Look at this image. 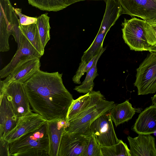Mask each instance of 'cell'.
<instances>
[{
	"label": "cell",
	"mask_w": 156,
	"mask_h": 156,
	"mask_svg": "<svg viewBox=\"0 0 156 156\" xmlns=\"http://www.w3.org/2000/svg\"><path fill=\"white\" fill-rule=\"evenodd\" d=\"M62 77L58 72L39 70L23 83L32 110L47 121L66 119L73 100Z\"/></svg>",
	"instance_id": "cell-1"
},
{
	"label": "cell",
	"mask_w": 156,
	"mask_h": 156,
	"mask_svg": "<svg viewBox=\"0 0 156 156\" xmlns=\"http://www.w3.org/2000/svg\"><path fill=\"white\" fill-rule=\"evenodd\" d=\"M49 140L47 121L32 132L9 143L10 156H48Z\"/></svg>",
	"instance_id": "cell-2"
},
{
	"label": "cell",
	"mask_w": 156,
	"mask_h": 156,
	"mask_svg": "<svg viewBox=\"0 0 156 156\" xmlns=\"http://www.w3.org/2000/svg\"><path fill=\"white\" fill-rule=\"evenodd\" d=\"M115 105L113 101L101 99L97 104L91 105L67 122L65 131L68 133H77L89 136L91 133L90 126L96 119L105 113H109Z\"/></svg>",
	"instance_id": "cell-3"
},
{
	"label": "cell",
	"mask_w": 156,
	"mask_h": 156,
	"mask_svg": "<svg viewBox=\"0 0 156 156\" xmlns=\"http://www.w3.org/2000/svg\"><path fill=\"white\" fill-rule=\"evenodd\" d=\"M105 2V10L98 32L90 46L84 52L81 61L88 63L99 54L103 48V42L106 34L122 14L121 6L116 0H107Z\"/></svg>",
	"instance_id": "cell-4"
},
{
	"label": "cell",
	"mask_w": 156,
	"mask_h": 156,
	"mask_svg": "<svg viewBox=\"0 0 156 156\" xmlns=\"http://www.w3.org/2000/svg\"><path fill=\"white\" fill-rule=\"evenodd\" d=\"M0 50H9V38L12 35L15 40L21 37V31L17 15L10 0H0Z\"/></svg>",
	"instance_id": "cell-5"
},
{
	"label": "cell",
	"mask_w": 156,
	"mask_h": 156,
	"mask_svg": "<svg viewBox=\"0 0 156 156\" xmlns=\"http://www.w3.org/2000/svg\"><path fill=\"white\" fill-rule=\"evenodd\" d=\"M134 85L138 95L156 92V53L151 52L136 69Z\"/></svg>",
	"instance_id": "cell-6"
},
{
	"label": "cell",
	"mask_w": 156,
	"mask_h": 156,
	"mask_svg": "<svg viewBox=\"0 0 156 156\" xmlns=\"http://www.w3.org/2000/svg\"><path fill=\"white\" fill-rule=\"evenodd\" d=\"M145 21L136 17L122 22V37L130 49L135 51H148L150 46L144 28Z\"/></svg>",
	"instance_id": "cell-7"
},
{
	"label": "cell",
	"mask_w": 156,
	"mask_h": 156,
	"mask_svg": "<svg viewBox=\"0 0 156 156\" xmlns=\"http://www.w3.org/2000/svg\"><path fill=\"white\" fill-rule=\"evenodd\" d=\"M4 94L12 105L18 117L31 112L23 83L12 82L0 83V95Z\"/></svg>",
	"instance_id": "cell-8"
},
{
	"label": "cell",
	"mask_w": 156,
	"mask_h": 156,
	"mask_svg": "<svg viewBox=\"0 0 156 156\" xmlns=\"http://www.w3.org/2000/svg\"><path fill=\"white\" fill-rule=\"evenodd\" d=\"M90 129L101 147L111 146L119 141L114 130L109 113L103 114L96 119L91 124Z\"/></svg>",
	"instance_id": "cell-9"
},
{
	"label": "cell",
	"mask_w": 156,
	"mask_h": 156,
	"mask_svg": "<svg viewBox=\"0 0 156 156\" xmlns=\"http://www.w3.org/2000/svg\"><path fill=\"white\" fill-rule=\"evenodd\" d=\"M122 14L140 18L146 21H156V0H116Z\"/></svg>",
	"instance_id": "cell-10"
},
{
	"label": "cell",
	"mask_w": 156,
	"mask_h": 156,
	"mask_svg": "<svg viewBox=\"0 0 156 156\" xmlns=\"http://www.w3.org/2000/svg\"><path fill=\"white\" fill-rule=\"evenodd\" d=\"M40 58L30 56L20 61L13 69L5 80L0 83L7 84L12 82L24 83L40 70Z\"/></svg>",
	"instance_id": "cell-11"
},
{
	"label": "cell",
	"mask_w": 156,
	"mask_h": 156,
	"mask_svg": "<svg viewBox=\"0 0 156 156\" xmlns=\"http://www.w3.org/2000/svg\"><path fill=\"white\" fill-rule=\"evenodd\" d=\"M46 121L38 114L31 112L19 117L16 127L2 139L10 143L24 134L35 130Z\"/></svg>",
	"instance_id": "cell-12"
},
{
	"label": "cell",
	"mask_w": 156,
	"mask_h": 156,
	"mask_svg": "<svg viewBox=\"0 0 156 156\" xmlns=\"http://www.w3.org/2000/svg\"><path fill=\"white\" fill-rule=\"evenodd\" d=\"M89 136L64 131L60 143L58 156H83Z\"/></svg>",
	"instance_id": "cell-13"
},
{
	"label": "cell",
	"mask_w": 156,
	"mask_h": 156,
	"mask_svg": "<svg viewBox=\"0 0 156 156\" xmlns=\"http://www.w3.org/2000/svg\"><path fill=\"white\" fill-rule=\"evenodd\" d=\"M131 156H156L154 137L151 134H138L137 136L127 137Z\"/></svg>",
	"instance_id": "cell-14"
},
{
	"label": "cell",
	"mask_w": 156,
	"mask_h": 156,
	"mask_svg": "<svg viewBox=\"0 0 156 156\" xmlns=\"http://www.w3.org/2000/svg\"><path fill=\"white\" fill-rule=\"evenodd\" d=\"M30 56L39 58L42 56L22 33L20 46L9 63L0 70V78L6 77L20 61Z\"/></svg>",
	"instance_id": "cell-15"
},
{
	"label": "cell",
	"mask_w": 156,
	"mask_h": 156,
	"mask_svg": "<svg viewBox=\"0 0 156 156\" xmlns=\"http://www.w3.org/2000/svg\"><path fill=\"white\" fill-rule=\"evenodd\" d=\"M0 139L4 137L16 126L19 117L4 94L0 95Z\"/></svg>",
	"instance_id": "cell-16"
},
{
	"label": "cell",
	"mask_w": 156,
	"mask_h": 156,
	"mask_svg": "<svg viewBox=\"0 0 156 156\" xmlns=\"http://www.w3.org/2000/svg\"><path fill=\"white\" fill-rule=\"evenodd\" d=\"M132 130L138 134H151L156 131V106L152 105L142 112Z\"/></svg>",
	"instance_id": "cell-17"
},
{
	"label": "cell",
	"mask_w": 156,
	"mask_h": 156,
	"mask_svg": "<svg viewBox=\"0 0 156 156\" xmlns=\"http://www.w3.org/2000/svg\"><path fill=\"white\" fill-rule=\"evenodd\" d=\"M104 96L99 91H92L73 100L69 108L66 120L67 122L89 107L97 104Z\"/></svg>",
	"instance_id": "cell-18"
},
{
	"label": "cell",
	"mask_w": 156,
	"mask_h": 156,
	"mask_svg": "<svg viewBox=\"0 0 156 156\" xmlns=\"http://www.w3.org/2000/svg\"><path fill=\"white\" fill-rule=\"evenodd\" d=\"M47 123L49 140L48 156H58L61 140L67 125L66 120L48 121Z\"/></svg>",
	"instance_id": "cell-19"
},
{
	"label": "cell",
	"mask_w": 156,
	"mask_h": 156,
	"mask_svg": "<svg viewBox=\"0 0 156 156\" xmlns=\"http://www.w3.org/2000/svg\"><path fill=\"white\" fill-rule=\"evenodd\" d=\"M135 109L128 100L115 105L111 110L109 114L116 127L131 119L135 113Z\"/></svg>",
	"instance_id": "cell-20"
},
{
	"label": "cell",
	"mask_w": 156,
	"mask_h": 156,
	"mask_svg": "<svg viewBox=\"0 0 156 156\" xmlns=\"http://www.w3.org/2000/svg\"><path fill=\"white\" fill-rule=\"evenodd\" d=\"M86 0L105 1V0H27L30 5L40 10L53 12L60 11L72 4Z\"/></svg>",
	"instance_id": "cell-21"
},
{
	"label": "cell",
	"mask_w": 156,
	"mask_h": 156,
	"mask_svg": "<svg viewBox=\"0 0 156 156\" xmlns=\"http://www.w3.org/2000/svg\"><path fill=\"white\" fill-rule=\"evenodd\" d=\"M19 27L22 33L40 54L43 55L44 50L42 47L37 23L27 25L20 24Z\"/></svg>",
	"instance_id": "cell-22"
},
{
	"label": "cell",
	"mask_w": 156,
	"mask_h": 156,
	"mask_svg": "<svg viewBox=\"0 0 156 156\" xmlns=\"http://www.w3.org/2000/svg\"><path fill=\"white\" fill-rule=\"evenodd\" d=\"M105 49V48H103L97 56L93 66L87 73L86 78L81 84L75 87L74 90L79 93L86 94L92 90L94 86L93 80L98 75L97 73V63L98 60Z\"/></svg>",
	"instance_id": "cell-23"
},
{
	"label": "cell",
	"mask_w": 156,
	"mask_h": 156,
	"mask_svg": "<svg viewBox=\"0 0 156 156\" xmlns=\"http://www.w3.org/2000/svg\"><path fill=\"white\" fill-rule=\"evenodd\" d=\"M48 14V13H45L37 17L36 23L41 44L44 50L46 44L50 39V17Z\"/></svg>",
	"instance_id": "cell-24"
},
{
	"label": "cell",
	"mask_w": 156,
	"mask_h": 156,
	"mask_svg": "<svg viewBox=\"0 0 156 156\" xmlns=\"http://www.w3.org/2000/svg\"><path fill=\"white\" fill-rule=\"evenodd\" d=\"M103 156H131L130 149L122 140L115 144L101 147Z\"/></svg>",
	"instance_id": "cell-25"
},
{
	"label": "cell",
	"mask_w": 156,
	"mask_h": 156,
	"mask_svg": "<svg viewBox=\"0 0 156 156\" xmlns=\"http://www.w3.org/2000/svg\"><path fill=\"white\" fill-rule=\"evenodd\" d=\"M83 156H103L101 147L96 141L93 134L89 136L88 143Z\"/></svg>",
	"instance_id": "cell-26"
},
{
	"label": "cell",
	"mask_w": 156,
	"mask_h": 156,
	"mask_svg": "<svg viewBox=\"0 0 156 156\" xmlns=\"http://www.w3.org/2000/svg\"><path fill=\"white\" fill-rule=\"evenodd\" d=\"M97 56H94L88 63L83 61H81L76 74L72 79L74 83L77 84H81V78L84 75L85 73H87L91 68Z\"/></svg>",
	"instance_id": "cell-27"
},
{
	"label": "cell",
	"mask_w": 156,
	"mask_h": 156,
	"mask_svg": "<svg viewBox=\"0 0 156 156\" xmlns=\"http://www.w3.org/2000/svg\"><path fill=\"white\" fill-rule=\"evenodd\" d=\"M144 28L149 45L150 46L156 45V21H145Z\"/></svg>",
	"instance_id": "cell-28"
},
{
	"label": "cell",
	"mask_w": 156,
	"mask_h": 156,
	"mask_svg": "<svg viewBox=\"0 0 156 156\" xmlns=\"http://www.w3.org/2000/svg\"><path fill=\"white\" fill-rule=\"evenodd\" d=\"M14 10L17 15L19 17V19L20 24L27 25L33 23H36L37 21V17H29L23 14L21 9L14 8Z\"/></svg>",
	"instance_id": "cell-29"
},
{
	"label": "cell",
	"mask_w": 156,
	"mask_h": 156,
	"mask_svg": "<svg viewBox=\"0 0 156 156\" xmlns=\"http://www.w3.org/2000/svg\"><path fill=\"white\" fill-rule=\"evenodd\" d=\"M0 156H10L9 143L4 139H0Z\"/></svg>",
	"instance_id": "cell-30"
},
{
	"label": "cell",
	"mask_w": 156,
	"mask_h": 156,
	"mask_svg": "<svg viewBox=\"0 0 156 156\" xmlns=\"http://www.w3.org/2000/svg\"><path fill=\"white\" fill-rule=\"evenodd\" d=\"M148 51L150 52H153L156 53V45L153 46H150Z\"/></svg>",
	"instance_id": "cell-31"
},
{
	"label": "cell",
	"mask_w": 156,
	"mask_h": 156,
	"mask_svg": "<svg viewBox=\"0 0 156 156\" xmlns=\"http://www.w3.org/2000/svg\"><path fill=\"white\" fill-rule=\"evenodd\" d=\"M152 105L156 106V93L154 96L151 98Z\"/></svg>",
	"instance_id": "cell-32"
}]
</instances>
